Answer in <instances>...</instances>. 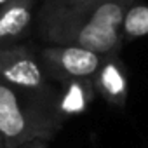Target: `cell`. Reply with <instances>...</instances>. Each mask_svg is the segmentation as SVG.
I'll use <instances>...</instances> for the list:
<instances>
[{
	"label": "cell",
	"mask_w": 148,
	"mask_h": 148,
	"mask_svg": "<svg viewBox=\"0 0 148 148\" xmlns=\"http://www.w3.org/2000/svg\"><path fill=\"white\" fill-rule=\"evenodd\" d=\"M0 79L23 94L52 106L56 105L58 86H52V80L47 77L38 52L21 42L0 47Z\"/></svg>",
	"instance_id": "3957f363"
},
{
	"label": "cell",
	"mask_w": 148,
	"mask_h": 148,
	"mask_svg": "<svg viewBox=\"0 0 148 148\" xmlns=\"http://www.w3.org/2000/svg\"><path fill=\"white\" fill-rule=\"evenodd\" d=\"M124 40H134L148 35V4H132L122 23Z\"/></svg>",
	"instance_id": "ba28073f"
},
{
	"label": "cell",
	"mask_w": 148,
	"mask_h": 148,
	"mask_svg": "<svg viewBox=\"0 0 148 148\" xmlns=\"http://www.w3.org/2000/svg\"><path fill=\"white\" fill-rule=\"evenodd\" d=\"M91 2H94V0H44L45 5H54V7H79Z\"/></svg>",
	"instance_id": "9c48e42d"
},
{
	"label": "cell",
	"mask_w": 148,
	"mask_h": 148,
	"mask_svg": "<svg viewBox=\"0 0 148 148\" xmlns=\"http://www.w3.org/2000/svg\"><path fill=\"white\" fill-rule=\"evenodd\" d=\"M134 0H94L79 7L42 5L40 37L51 45H73L99 56L120 54L122 23Z\"/></svg>",
	"instance_id": "6da1fadb"
},
{
	"label": "cell",
	"mask_w": 148,
	"mask_h": 148,
	"mask_svg": "<svg viewBox=\"0 0 148 148\" xmlns=\"http://www.w3.org/2000/svg\"><path fill=\"white\" fill-rule=\"evenodd\" d=\"M105 56L73 45H47L38 51V59L54 84L75 79H94Z\"/></svg>",
	"instance_id": "277c9868"
},
{
	"label": "cell",
	"mask_w": 148,
	"mask_h": 148,
	"mask_svg": "<svg viewBox=\"0 0 148 148\" xmlns=\"http://www.w3.org/2000/svg\"><path fill=\"white\" fill-rule=\"evenodd\" d=\"M96 98V89L92 79H75L58 86L56 96V112L66 120L70 117L82 115L89 110Z\"/></svg>",
	"instance_id": "8992f818"
},
{
	"label": "cell",
	"mask_w": 148,
	"mask_h": 148,
	"mask_svg": "<svg viewBox=\"0 0 148 148\" xmlns=\"http://www.w3.org/2000/svg\"><path fill=\"white\" fill-rule=\"evenodd\" d=\"M9 2H12V0H0V7H4V5H7Z\"/></svg>",
	"instance_id": "7c38bea8"
},
{
	"label": "cell",
	"mask_w": 148,
	"mask_h": 148,
	"mask_svg": "<svg viewBox=\"0 0 148 148\" xmlns=\"http://www.w3.org/2000/svg\"><path fill=\"white\" fill-rule=\"evenodd\" d=\"M0 148H7V145H5V139H4L2 132H0Z\"/></svg>",
	"instance_id": "8fae6325"
},
{
	"label": "cell",
	"mask_w": 148,
	"mask_h": 148,
	"mask_svg": "<svg viewBox=\"0 0 148 148\" xmlns=\"http://www.w3.org/2000/svg\"><path fill=\"white\" fill-rule=\"evenodd\" d=\"M63 124L52 105L23 94L0 79V132L7 148H21L33 141L49 143Z\"/></svg>",
	"instance_id": "7a4b0ae2"
},
{
	"label": "cell",
	"mask_w": 148,
	"mask_h": 148,
	"mask_svg": "<svg viewBox=\"0 0 148 148\" xmlns=\"http://www.w3.org/2000/svg\"><path fill=\"white\" fill-rule=\"evenodd\" d=\"M92 82L96 94L101 96L108 105L115 108L125 106L129 96V79L120 54H110L103 58Z\"/></svg>",
	"instance_id": "5b68a950"
},
{
	"label": "cell",
	"mask_w": 148,
	"mask_h": 148,
	"mask_svg": "<svg viewBox=\"0 0 148 148\" xmlns=\"http://www.w3.org/2000/svg\"><path fill=\"white\" fill-rule=\"evenodd\" d=\"M47 145H49V143H44V141H33V143L25 145V146H21V148H47Z\"/></svg>",
	"instance_id": "30bf717a"
},
{
	"label": "cell",
	"mask_w": 148,
	"mask_h": 148,
	"mask_svg": "<svg viewBox=\"0 0 148 148\" xmlns=\"http://www.w3.org/2000/svg\"><path fill=\"white\" fill-rule=\"evenodd\" d=\"M33 21V0H12L0 7V47L19 44Z\"/></svg>",
	"instance_id": "52a82bcc"
}]
</instances>
